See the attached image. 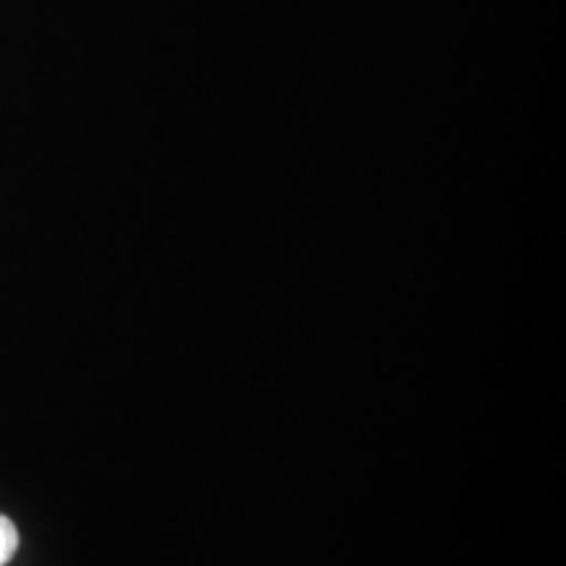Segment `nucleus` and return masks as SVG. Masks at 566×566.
Instances as JSON below:
<instances>
[{
  "label": "nucleus",
  "mask_w": 566,
  "mask_h": 566,
  "mask_svg": "<svg viewBox=\"0 0 566 566\" xmlns=\"http://www.w3.org/2000/svg\"><path fill=\"white\" fill-rule=\"evenodd\" d=\"M19 548V530L9 516L0 514V566H6Z\"/></svg>",
  "instance_id": "f257e3e1"
}]
</instances>
